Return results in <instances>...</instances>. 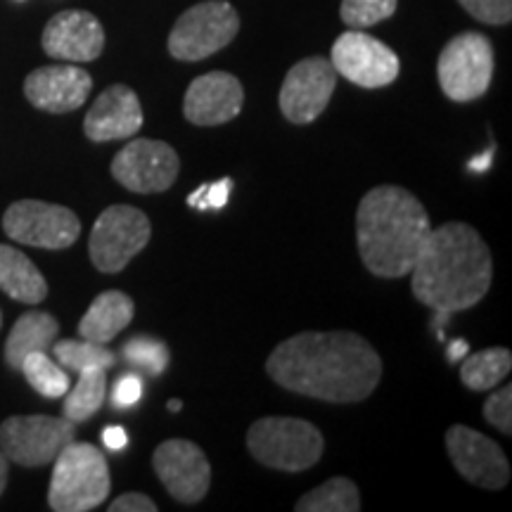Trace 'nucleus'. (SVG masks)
I'll list each match as a JSON object with an SVG mask.
<instances>
[{
    "instance_id": "nucleus-12",
    "label": "nucleus",
    "mask_w": 512,
    "mask_h": 512,
    "mask_svg": "<svg viewBox=\"0 0 512 512\" xmlns=\"http://www.w3.org/2000/svg\"><path fill=\"white\" fill-rule=\"evenodd\" d=\"M330 62L337 74L361 88H384L394 83L401 72L394 50L358 29L344 31L332 43Z\"/></svg>"
},
{
    "instance_id": "nucleus-29",
    "label": "nucleus",
    "mask_w": 512,
    "mask_h": 512,
    "mask_svg": "<svg viewBox=\"0 0 512 512\" xmlns=\"http://www.w3.org/2000/svg\"><path fill=\"white\" fill-rule=\"evenodd\" d=\"M124 358L133 368L147 370L150 375L164 373L169 366V349L164 342L152 337H133L124 344Z\"/></svg>"
},
{
    "instance_id": "nucleus-22",
    "label": "nucleus",
    "mask_w": 512,
    "mask_h": 512,
    "mask_svg": "<svg viewBox=\"0 0 512 512\" xmlns=\"http://www.w3.org/2000/svg\"><path fill=\"white\" fill-rule=\"evenodd\" d=\"M60 323L46 311H29L12 325L8 342H5V361L12 370H19L22 361L36 351H48L53 347Z\"/></svg>"
},
{
    "instance_id": "nucleus-25",
    "label": "nucleus",
    "mask_w": 512,
    "mask_h": 512,
    "mask_svg": "<svg viewBox=\"0 0 512 512\" xmlns=\"http://www.w3.org/2000/svg\"><path fill=\"white\" fill-rule=\"evenodd\" d=\"M297 512H358L361 510V496L356 484L347 477H332L318 489L299 498L294 505Z\"/></svg>"
},
{
    "instance_id": "nucleus-4",
    "label": "nucleus",
    "mask_w": 512,
    "mask_h": 512,
    "mask_svg": "<svg viewBox=\"0 0 512 512\" xmlns=\"http://www.w3.org/2000/svg\"><path fill=\"white\" fill-rule=\"evenodd\" d=\"M50 479L48 505L55 512H88L107 501L110 467L98 446L72 441L60 451Z\"/></svg>"
},
{
    "instance_id": "nucleus-20",
    "label": "nucleus",
    "mask_w": 512,
    "mask_h": 512,
    "mask_svg": "<svg viewBox=\"0 0 512 512\" xmlns=\"http://www.w3.org/2000/svg\"><path fill=\"white\" fill-rule=\"evenodd\" d=\"M133 313H136V304L128 294L119 290L102 292L88 306L86 316L81 318L79 335L88 342H112L119 332H124L131 325Z\"/></svg>"
},
{
    "instance_id": "nucleus-31",
    "label": "nucleus",
    "mask_w": 512,
    "mask_h": 512,
    "mask_svg": "<svg viewBox=\"0 0 512 512\" xmlns=\"http://www.w3.org/2000/svg\"><path fill=\"white\" fill-rule=\"evenodd\" d=\"M484 418L501 430L503 434H512V387L498 389L484 403Z\"/></svg>"
},
{
    "instance_id": "nucleus-15",
    "label": "nucleus",
    "mask_w": 512,
    "mask_h": 512,
    "mask_svg": "<svg viewBox=\"0 0 512 512\" xmlns=\"http://www.w3.org/2000/svg\"><path fill=\"white\" fill-rule=\"evenodd\" d=\"M446 451L470 484L498 491L510 482V463L503 448L472 427L453 425L446 432Z\"/></svg>"
},
{
    "instance_id": "nucleus-14",
    "label": "nucleus",
    "mask_w": 512,
    "mask_h": 512,
    "mask_svg": "<svg viewBox=\"0 0 512 512\" xmlns=\"http://www.w3.org/2000/svg\"><path fill=\"white\" fill-rule=\"evenodd\" d=\"M155 475L178 503H200L211 486V465L204 451L188 439H169L157 446Z\"/></svg>"
},
{
    "instance_id": "nucleus-6",
    "label": "nucleus",
    "mask_w": 512,
    "mask_h": 512,
    "mask_svg": "<svg viewBox=\"0 0 512 512\" xmlns=\"http://www.w3.org/2000/svg\"><path fill=\"white\" fill-rule=\"evenodd\" d=\"M240 31L238 10L228 0H204L176 19L169 53L181 62H200L233 43Z\"/></svg>"
},
{
    "instance_id": "nucleus-39",
    "label": "nucleus",
    "mask_w": 512,
    "mask_h": 512,
    "mask_svg": "<svg viewBox=\"0 0 512 512\" xmlns=\"http://www.w3.org/2000/svg\"><path fill=\"white\" fill-rule=\"evenodd\" d=\"M181 408H183V401H178V399H171L169 401V411L171 413H178V411H181Z\"/></svg>"
},
{
    "instance_id": "nucleus-34",
    "label": "nucleus",
    "mask_w": 512,
    "mask_h": 512,
    "mask_svg": "<svg viewBox=\"0 0 512 512\" xmlns=\"http://www.w3.org/2000/svg\"><path fill=\"white\" fill-rule=\"evenodd\" d=\"M157 510H159L157 503L152 501L150 496L136 494V491L119 496L117 501L110 503V512H157Z\"/></svg>"
},
{
    "instance_id": "nucleus-16",
    "label": "nucleus",
    "mask_w": 512,
    "mask_h": 512,
    "mask_svg": "<svg viewBox=\"0 0 512 512\" xmlns=\"http://www.w3.org/2000/svg\"><path fill=\"white\" fill-rule=\"evenodd\" d=\"M41 46L62 62H93L105 50V29L86 10H62L43 29Z\"/></svg>"
},
{
    "instance_id": "nucleus-2",
    "label": "nucleus",
    "mask_w": 512,
    "mask_h": 512,
    "mask_svg": "<svg viewBox=\"0 0 512 512\" xmlns=\"http://www.w3.org/2000/svg\"><path fill=\"white\" fill-rule=\"evenodd\" d=\"M408 275L420 304L456 313L482 302L491 287L494 261L475 228L451 221L430 230Z\"/></svg>"
},
{
    "instance_id": "nucleus-24",
    "label": "nucleus",
    "mask_w": 512,
    "mask_h": 512,
    "mask_svg": "<svg viewBox=\"0 0 512 512\" xmlns=\"http://www.w3.org/2000/svg\"><path fill=\"white\" fill-rule=\"evenodd\" d=\"M107 394V370L105 368H91L79 373V382L76 387H69V392L64 394V406H62V418L72 420L74 425L79 422L91 420L95 413L100 411L102 403H105Z\"/></svg>"
},
{
    "instance_id": "nucleus-32",
    "label": "nucleus",
    "mask_w": 512,
    "mask_h": 512,
    "mask_svg": "<svg viewBox=\"0 0 512 512\" xmlns=\"http://www.w3.org/2000/svg\"><path fill=\"white\" fill-rule=\"evenodd\" d=\"M230 188H233V183H230V178H223V181L214 183V185H202L200 190H195L192 195L188 197V204L190 207L200 209V211H207V209H223L228 204V197H230Z\"/></svg>"
},
{
    "instance_id": "nucleus-37",
    "label": "nucleus",
    "mask_w": 512,
    "mask_h": 512,
    "mask_svg": "<svg viewBox=\"0 0 512 512\" xmlns=\"http://www.w3.org/2000/svg\"><path fill=\"white\" fill-rule=\"evenodd\" d=\"M489 166H491V150L486 152V155H479V157L472 159V162L467 164V169H470V171H486Z\"/></svg>"
},
{
    "instance_id": "nucleus-26",
    "label": "nucleus",
    "mask_w": 512,
    "mask_h": 512,
    "mask_svg": "<svg viewBox=\"0 0 512 512\" xmlns=\"http://www.w3.org/2000/svg\"><path fill=\"white\" fill-rule=\"evenodd\" d=\"M53 354L57 363L67 370V373H83L91 368L110 370L117 363V356L107 349V344L88 342V339H62L53 342Z\"/></svg>"
},
{
    "instance_id": "nucleus-38",
    "label": "nucleus",
    "mask_w": 512,
    "mask_h": 512,
    "mask_svg": "<svg viewBox=\"0 0 512 512\" xmlns=\"http://www.w3.org/2000/svg\"><path fill=\"white\" fill-rule=\"evenodd\" d=\"M5 486H8V458L0 451V496H3Z\"/></svg>"
},
{
    "instance_id": "nucleus-9",
    "label": "nucleus",
    "mask_w": 512,
    "mask_h": 512,
    "mask_svg": "<svg viewBox=\"0 0 512 512\" xmlns=\"http://www.w3.org/2000/svg\"><path fill=\"white\" fill-rule=\"evenodd\" d=\"M76 437L67 418L53 415H12L0 425V451L12 463L24 467L50 465Z\"/></svg>"
},
{
    "instance_id": "nucleus-1",
    "label": "nucleus",
    "mask_w": 512,
    "mask_h": 512,
    "mask_svg": "<svg viewBox=\"0 0 512 512\" xmlns=\"http://www.w3.org/2000/svg\"><path fill=\"white\" fill-rule=\"evenodd\" d=\"M266 370L275 384L294 394L356 403L375 392L382 358L356 332H299L271 351Z\"/></svg>"
},
{
    "instance_id": "nucleus-18",
    "label": "nucleus",
    "mask_w": 512,
    "mask_h": 512,
    "mask_svg": "<svg viewBox=\"0 0 512 512\" xmlns=\"http://www.w3.org/2000/svg\"><path fill=\"white\" fill-rule=\"evenodd\" d=\"M245 91L238 76L209 72L197 76L185 91L183 114L195 126H221L242 112Z\"/></svg>"
},
{
    "instance_id": "nucleus-36",
    "label": "nucleus",
    "mask_w": 512,
    "mask_h": 512,
    "mask_svg": "<svg viewBox=\"0 0 512 512\" xmlns=\"http://www.w3.org/2000/svg\"><path fill=\"white\" fill-rule=\"evenodd\" d=\"M470 354V344L465 342V339H456V342H451L448 344V361L451 363H460L463 361V358Z\"/></svg>"
},
{
    "instance_id": "nucleus-28",
    "label": "nucleus",
    "mask_w": 512,
    "mask_h": 512,
    "mask_svg": "<svg viewBox=\"0 0 512 512\" xmlns=\"http://www.w3.org/2000/svg\"><path fill=\"white\" fill-rule=\"evenodd\" d=\"M399 0H342V22L349 29H368L384 22L396 12Z\"/></svg>"
},
{
    "instance_id": "nucleus-19",
    "label": "nucleus",
    "mask_w": 512,
    "mask_h": 512,
    "mask_svg": "<svg viewBox=\"0 0 512 512\" xmlns=\"http://www.w3.org/2000/svg\"><path fill=\"white\" fill-rule=\"evenodd\" d=\"M143 128V105L138 93L124 83H114L98 95L83 119V133L93 143L133 138Z\"/></svg>"
},
{
    "instance_id": "nucleus-5",
    "label": "nucleus",
    "mask_w": 512,
    "mask_h": 512,
    "mask_svg": "<svg viewBox=\"0 0 512 512\" xmlns=\"http://www.w3.org/2000/svg\"><path fill=\"white\" fill-rule=\"evenodd\" d=\"M247 448L261 465L283 472H304L323 456L325 439L311 422L273 415L249 427Z\"/></svg>"
},
{
    "instance_id": "nucleus-8",
    "label": "nucleus",
    "mask_w": 512,
    "mask_h": 512,
    "mask_svg": "<svg viewBox=\"0 0 512 512\" xmlns=\"http://www.w3.org/2000/svg\"><path fill=\"white\" fill-rule=\"evenodd\" d=\"M150 219L131 204H112L95 219L88 252L100 273H119L147 247Z\"/></svg>"
},
{
    "instance_id": "nucleus-33",
    "label": "nucleus",
    "mask_w": 512,
    "mask_h": 512,
    "mask_svg": "<svg viewBox=\"0 0 512 512\" xmlns=\"http://www.w3.org/2000/svg\"><path fill=\"white\" fill-rule=\"evenodd\" d=\"M140 399H143V380L133 373L119 377L117 384H114V392H112L114 406L117 408L136 406Z\"/></svg>"
},
{
    "instance_id": "nucleus-13",
    "label": "nucleus",
    "mask_w": 512,
    "mask_h": 512,
    "mask_svg": "<svg viewBox=\"0 0 512 512\" xmlns=\"http://www.w3.org/2000/svg\"><path fill=\"white\" fill-rule=\"evenodd\" d=\"M337 72L325 57H306L287 72L280 88V112L290 124H313L335 93Z\"/></svg>"
},
{
    "instance_id": "nucleus-27",
    "label": "nucleus",
    "mask_w": 512,
    "mask_h": 512,
    "mask_svg": "<svg viewBox=\"0 0 512 512\" xmlns=\"http://www.w3.org/2000/svg\"><path fill=\"white\" fill-rule=\"evenodd\" d=\"M19 370L27 377L31 387H34L38 394L48 396V399H62V396L69 392V373L60 366V363H55L53 358L48 356V351L29 354L22 361Z\"/></svg>"
},
{
    "instance_id": "nucleus-11",
    "label": "nucleus",
    "mask_w": 512,
    "mask_h": 512,
    "mask_svg": "<svg viewBox=\"0 0 512 512\" xmlns=\"http://www.w3.org/2000/svg\"><path fill=\"white\" fill-rule=\"evenodd\" d=\"M178 171H181V159L174 147L150 138L131 140L112 162L114 181L138 195L169 190L176 183Z\"/></svg>"
},
{
    "instance_id": "nucleus-7",
    "label": "nucleus",
    "mask_w": 512,
    "mask_h": 512,
    "mask_svg": "<svg viewBox=\"0 0 512 512\" xmlns=\"http://www.w3.org/2000/svg\"><path fill=\"white\" fill-rule=\"evenodd\" d=\"M439 86L448 100L472 102L489 91L494 48L484 34L465 31L446 43L439 55Z\"/></svg>"
},
{
    "instance_id": "nucleus-21",
    "label": "nucleus",
    "mask_w": 512,
    "mask_h": 512,
    "mask_svg": "<svg viewBox=\"0 0 512 512\" xmlns=\"http://www.w3.org/2000/svg\"><path fill=\"white\" fill-rule=\"evenodd\" d=\"M0 290L15 302L41 304L48 297V283L27 254L0 245Z\"/></svg>"
},
{
    "instance_id": "nucleus-17",
    "label": "nucleus",
    "mask_w": 512,
    "mask_h": 512,
    "mask_svg": "<svg viewBox=\"0 0 512 512\" xmlns=\"http://www.w3.org/2000/svg\"><path fill=\"white\" fill-rule=\"evenodd\" d=\"M93 79L86 69L74 64H50L38 67L24 79V95L36 110L67 114L79 110L88 100Z\"/></svg>"
},
{
    "instance_id": "nucleus-23",
    "label": "nucleus",
    "mask_w": 512,
    "mask_h": 512,
    "mask_svg": "<svg viewBox=\"0 0 512 512\" xmlns=\"http://www.w3.org/2000/svg\"><path fill=\"white\" fill-rule=\"evenodd\" d=\"M512 370V354L505 347H491L467 354L460 361V382L472 392H489L501 384Z\"/></svg>"
},
{
    "instance_id": "nucleus-10",
    "label": "nucleus",
    "mask_w": 512,
    "mask_h": 512,
    "mask_svg": "<svg viewBox=\"0 0 512 512\" xmlns=\"http://www.w3.org/2000/svg\"><path fill=\"white\" fill-rule=\"evenodd\" d=\"M3 230L19 245L67 249L81 235V221L72 209L41 200H19L3 216Z\"/></svg>"
},
{
    "instance_id": "nucleus-40",
    "label": "nucleus",
    "mask_w": 512,
    "mask_h": 512,
    "mask_svg": "<svg viewBox=\"0 0 512 512\" xmlns=\"http://www.w3.org/2000/svg\"><path fill=\"white\" fill-rule=\"evenodd\" d=\"M0 325H3V311H0Z\"/></svg>"
},
{
    "instance_id": "nucleus-30",
    "label": "nucleus",
    "mask_w": 512,
    "mask_h": 512,
    "mask_svg": "<svg viewBox=\"0 0 512 512\" xmlns=\"http://www.w3.org/2000/svg\"><path fill=\"white\" fill-rule=\"evenodd\" d=\"M458 3L472 17L484 24H491V27L510 24L512 19V0H458Z\"/></svg>"
},
{
    "instance_id": "nucleus-3",
    "label": "nucleus",
    "mask_w": 512,
    "mask_h": 512,
    "mask_svg": "<svg viewBox=\"0 0 512 512\" xmlns=\"http://www.w3.org/2000/svg\"><path fill=\"white\" fill-rule=\"evenodd\" d=\"M430 230L427 209L399 185H377L358 204V252L377 278H406Z\"/></svg>"
},
{
    "instance_id": "nucleus-35",
    "label": "nucleus",
    "mask_w": 512,
    "mask_h": 512,
    "mask_svg": "<svg viewBox=\"0 0 512 512\" xmlns=\"http://www.w3.org/2000/svg\"><path fill=\"white\" fill-rule=\"evenodd\" d=\"M102 444L110 448V451H121V448H126L128 444V434L124 427L110 425L102 430Z\"/></svg>"
}]
</instances>
